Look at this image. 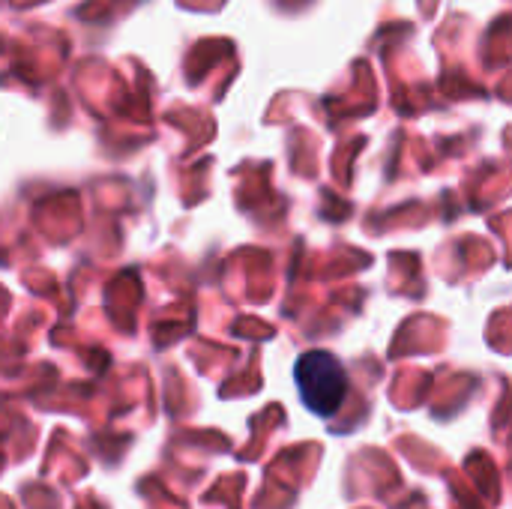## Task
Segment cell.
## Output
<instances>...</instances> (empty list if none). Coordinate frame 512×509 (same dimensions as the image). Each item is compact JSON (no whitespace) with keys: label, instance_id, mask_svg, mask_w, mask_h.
Instances as JSON below:
<instances>
[{"label":"cell","instance_id":"obj_1","mask_svg":"<svg viewBox=\"0 0 512 509\" xmlns=\"http://www.w3.org/2000/svg\"><path fill=\"white\" fill-rule=\"evenodd\" d=\"M294 387L306 411L327 420L348 399V372L342 360L330 351H306L294 363Z\"/></svg>","mask_w":512,"mask_h":509}]
</instances>
